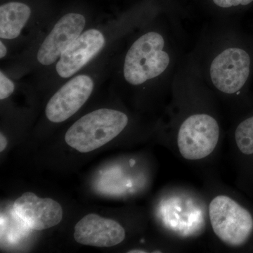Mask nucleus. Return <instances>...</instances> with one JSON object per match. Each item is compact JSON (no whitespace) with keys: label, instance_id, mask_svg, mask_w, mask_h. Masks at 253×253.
<instances>
[{"label":"nucleus","instance_id":"obj_1","mask_svg":"<svg viewBox=\"0 0 253 253\" xmlns=\"http://www.w3.org/2000/svg\"><path fill=\"white\" fill-rule=\"evenodd\" d=\"M90 18L82 11H71L52 20L31 45L13 56L12 62L3 69L14 80L32 75L41 77L57 62L68 46L89 27Z\"/></svg>","mask_w":253,"mask_h":253},{"label":"nucleus","instance_id":"obj_2","mask_svg":"<svg viewBox=\"0 0 253 253\" xmlns=\"http://www.w3.org/2000/svg\"><path fill=\"white\" fill-rule=\"evenodd\" d=\"M112 51L96 60L57 87L48 101L45 116L53 123H61L74 116L87 102L100 82L111 74Z\"/></svg>","mask_w":253,"mask_h":253},{"label":"nucleus","instance_id":"obj_3","mask_svg":"<svg viewBox=\"0 0 253 253\" xmlns=\"http://www.w3.org/2000/svg\"><path fill=\"white\" fill-rule=\"evenodd\" d=\"M165 40L158 32L143 33L126 50L121 63V77L131 86H141L159 77L169 64Z\"/></svg>","mask_w":253,"mask_h":253},{"label":"nucleus","instance_id":"obj_4","mask_svg":"<svg viewBox=\"0 0 253 253\" xmlns=\"http://www.w3.org/2000/svg\"><path fill=\"white\" fill-rule=\"evenodd\" d=\"M126 113L103 108L82 116L66 131L65 141L79 152L88 153L107 144L127 126Z\"/></svg>","mask_w":253,"mask_h":253},{"label":"nucleus","instance_id":"obj_5","mask_svg":"<svg viewBox=\"0 0 253 253\" xmlns=\"http://www.w3.org/2000/svg\"><path fill=\"white\" fill-rule=\"evenodd\" d=\"M51 21L38 19L27 3L6 1L0 6V41L9 46L11 56L15 51L19 54L41 36Z\"/></svg>","mask_w":253,"mask_h":253},{"label":"nucleus","instance_id":"obj_6","mask_svg":"<svg viewBox=\"0 0 253 253\" xmlns=\"http://www.w3.org/2000/svg\"><path fill=\"white\" fill-rule=\"evenodd\" d=\"M209 217L215 235L231 248H240L253 236V215L229 196H216L209 206Z\"/></svg>","mask_w":253,"mask_h":253},{"label":"nucleus","instance_id":"obj_7","mask_svg":"<svg viewBox=\"0 0 253 253\" xmlns=\"http://www.w3.org/2000/svg\"><path fill=\"white\" fill-rule=\"evenodd\" d=\"M219 137V125L214 118L205 113L192 115L179 127L178 149L186 160L203 159L212 154Z\"/></svg>","mask_w":253,"mask_h":253},{"label":"nucleus","instance_id":"obj_8","mask_svg":"<svg viewBox=\"0 0 253 253\" xmlns=\"http://www.w3.org/2000/svg\"><path fill=\"white\" fill-rule=\"evenodd\" d=\"M251 63L247 51L240 48H228L217 55L211 63V81L218 90L234 94L247 82Z\"/></svg>","mask_w":253,"mask_h":253},{"label":"nucleus","instance_id":"obj_9","mask_svg":"<svg viewBox=\"0 0 253 253\" xmlns=\"http://www.w3.org/2000/svg\"><path fill=\"white\" fill-rule=\"evenodd\" d=\"M15 212L29 227L41 231L59 224L63 209L59 203L51 199H41L26 192L15 201Z\"/></svg>","mask_w":253,"mask_h":253},{"label":"nucleus","instance_id":"obj_10","mask_svg":"<svg viewBox=\"0 0 253 253\" xmlns=\"http://www.w3.org/2000/svg\"><path fill=\"white\" fill-rule=\"evenodd\" d=\"M74 238L79 244L86 246L112 247L125 239L126 231L117 221L89 214L76 224Z\"/></svg>","mask_w":253,"mask_h":253},{"label":"nucleus","instance_id":"obj_11","mask_svg":"<svg viewBox=\"0 0 253 253\" xmlns=\"http://www.w3.org/2000/svg\"><path fill=\"white\" fill-rule=\"evenodd\" d=\"M236 146L244 156H253V116L242 121L235 131Z\"/></svg>","mask_w":253,"mask_h":253},{"label":"nucleus","instance_id":"obj_12","mask_svg":"<svg viewBox=\"0 0 253 253\" xmlns=\"http://www.w3.org/2000/svg\"><path fill=\"white\" fill-rule=\"evenodd\" d=\"M14 78L11 77L1 68L0 71V99L1 101L8 99L16 89Z\"/></svg>","mask_w":253,"mask_h":253},{"label":"nucleus","instance_id":"obj_13","mask_svg":"<svg viewBox=\"0 0 253 253\" xmlns=\"http://www.w3.org/2000/svg\"><path fill=\"white\" fill-rule=\"evenodd\" d=\"M214 4L221 8L232 6H246L252 3L253 0H213Z\"/></svg>","mask_w":253,"mask_h":253},{"label":"nucleus","instance_id":"obj_14","mask_svg":"<svg viewBox=\"0 0 253 253\" xmlns=\"http://www.w3.org/2000/svg\"><path fill=\"white\" fill-rule=\"evenodd\" d=\"M11 52L7 44L4 41H0V59L1 61L6 59H10Z\"/></svg>","mask_w":253,"mask_h":253},{"label":"nucleus","instance_id":"obj_15","mask_svg":"<svg viewBox=\"0 0 253 253\" xmlns=\"http://www.w3.org/2000/svg\"><path fill=\"white\" fill-rule=\"evenodd\" d=\"M7 146V141L2 134H0V151H3Z\"/></svg>","mask_w":253,"mask_h":253},{"label":"nucleus","instance_id":"obj_16","mask_svg":"<svg viewBox=\"0 0 253 253\" xmlns=\"http://www.w3.org/2000/svg\"><path fill=\"white\" fill-rule=\"evenodd\" d=\"M129 253H146V251H129V252H128Z\"/></svg>","mask_w":253,"mask_h":253}]
</instances>
